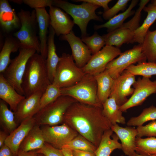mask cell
<instances>
[{
    "instance_id": "obj_2",
    "label": "cell",
    "mask_w": 156,
    "mask_h": 156,
    "mask_svg": "<svg viewBox=\"0 0 156 156\" xmlns=\"http://www.w3.org/2000/svg\"><path fill=\"white\" fill-rule=\"evenodd\" d=\"M45 60L37 53L29 60L22 84L24 96L26 97L38 92L43 93L51 83L47 75Z\"/></svg>"
},
{
    "instance_id": "obj_53",
    "label": "cell",
    "mask_w": 156,
    "mask_h": 156,
    "mask_svg": "<svg viewBox=\"0 0 156 156\" xmlns=\"http://www.w3.org/2000/svg\"><path fill=\"white\" fill-rule=\"evenodd\" d=\"M121 156H124L123 155H121Z\"/></svg>"
},
{
    "instance_id": "obj_51",
    "label": "cell",
    "mask_w": 156,
    "mask_h": 156,
    "mask_svg": "<svg viewBox=\"0 0 156 156\" xmlns=\"http://www.w3.org/2000/svg\"><path fill=\"white\" fill-rule=\"evenodd\" d=\"M151 2V4L156 6V0L152 1Z\"/></svg>"
},
{
    "instance_id": "obj_47",
    "label": "cell",
    "mask_w": 156,
    "mask_h": 156,
    "mask_svg": "<svg viewBox=\"0 0 156 156\" xmlns=\"http://www.w3.org/2000/svg\"><path fill=\"white\" fill-rule=\"evenodd\" d=\"M8 134L3 130L0 131V147L2 146L5 143Z\"/></svg>"
},
{
    "instance_id": "obj_52",
    "label": "cell",
    "mask_w": 156,
    "mask_h": 156,
    "mask_svg": "<svg viewBox=\"0 0 156 156\" xmlns=\"http://www.w3.org/2000/svg\"><path fill=\"white\" fill-rule=\"evenodd\" d=\"M37 156H44L42 154L38 153Z\"/></svg>"
},
{
    "instance_id": "obj_42",
    "label": "cell",
    "mask_w": 156,
    "mask_h": 156,
    "mask_svg": "<svg viewBox=\"0 0 156 156\" xmlns=\"http://www.w3.org/2000/svg\"><path fill=\"white\" fill-rule=\"evenodd\" d=\"M23 3L34 10L53 6L52 0H23Z\"/></svg>"
},
{
    "instance_id": "obj_16",
    "label": "cell",
    "mask_w": 156,
    "mask_h": 156,
    "mask_svg": "<svg viewBox=\"0 0 156 156\" xmlns=\"http://www.w3.org/2000/svg\"><path fill=\"white\" fill-rule=\"evenodd\" d=\"M50 25L57 36L67 34L71 31L75 24L67 13L60 8L52 6L49 7Z\"/></svg>"
},
{
    "instance_id": "obj_32",
    "label": "cell",
    "mask_w": 156,
    "mask_h": 156,
    "mask_svg": "<svg viewBox=\"0 0 156 156\" xmlns=\"http://www.w3.org/2000/svg\"><path fill=\"white\" fill-rule=\"evenodd\" d=\"M143 52L148 62L156 61V30H148L142 44Z\"/></svg>"
},
{
    "instance_id": "obj_24",
    "label": "cell",
    "mask_w": 156,
    "mask_h": 156,
    "mask_svg": "<svg viewBox=\"0 0 156 156\" xmlns=\"http://www.w3.org/2000/svg\"><path fill=\"white\" fill-rule=\"evenodd\" d=\"M21 47L19 40L11 34L6 35L0 53V73H3L9 65L12 53L16 52Z\"/></svg>"
},
{
    "instance_id": "obj_22",
    "label": "cell",
    "mask_w": 156,
    "mask_h": 156,
    "mask_svg": "<svg viewBox=\"0 0 156 156\" xmlns=\"http://www.w3.org/2000/svg\"><path fill=\"white\" fill-rule=\"evenodd\" d=\"M54 31L50 25L47 40V54L45 60L46 65L49 79L52 83L55 75L56 68L60 60L57 55L54 42Z\"/></svg>"
},
{
    "instance_id": "obj_26",
    "label": "cell",
    "mask_w": 156,
    "mask_h": 156,
    "mask_svg": "<svg viewBox=\"0 0 156 156\" xmlns=\"http://www.w3.org/2000/svg\"><path fill=\"white\" fill-rule=\"evenodd\" d=\"M45 142L40 126L35 125L22 142L20 150L25 152L42 148Z\"/></svg>"
},
{
    "instance_id": "obj_38",
    "label": "cell",
    "mask_w": 156,
    "mask_h": 156,
    "mask_svg": "<svg viewBox=\"0 0 156 156\" xmlns=\"http://www.w3.org/2000/svg\"><path fill=\"white\" fill-rule=\"evenodd\" d=\"M81 39L90 50L92 55L99 51L105 45L104 36H101L96 32L91 36L82 37Z\"/></svg>"
},
{
    "instance_id": "obj_10",
    "label": "cell",
    "mask_w": 156,
    "mask_h": 156,
    "mask_svg": "<svg viewBox=\"0 0 156 156\" xmlns=\"http://www.w3.org/2000/svg\"><path fill=\"white\" fill-rule=\"evenodd\" d=\"M40 128L45 142L59 149L79 134L64 123L53 126L43 125Z\"/></svg>"
},
{
    "instance_id": "obj_21",
    "label": "cell",
    "mask_w": 156,
    "mask_h": 156,
    "mask_svg": "<svg viewBox=\"0 0 156 156\" xmlns=\"http://www.w3.org/2000/svg\"><path fill=\"white\" fill-rule=\"evenodd\" d=\"M25 97L18 93L0 73V98L8 104L11 110L15 112L19 104Z\"/></svg>"
},
{
    "instance_id": "obj_20",
    "label": "cell",
    "mask_w": 156,
    "mask_h": 156,
    "mask_svg": "<svg viewBox=\"0 0 156 156\" xmlns=\"http://www.w3.org/2000/svg\"><path fill=\"white\" fill-rule=\"evenodd\" d=\"M35 10L39 29L40 53L46 60L47 54V34L50 26V16L45 8Z\"/></svg>"
},
{
    "instance_id": "obj_3",
    "label": "cell",
    "mask_w": 156,
    "mask_h": 156,
    "mask_svg": "<svg viewBox=\"0 0 156 156\" xmlns=\"http://www.w3.org/2000/svg\"><path fill=\"white\" fill-rule=\"evenodd\" d=\"M53 6L62 9L71 16L74 23L81 30V37L87 36V27L90 20L103 21L95 12L100 7L90 3L83 2L80 5H76L64 0H53Z\"/></svg>"
},
{
    "instance_id": "obj_25",
    "label": "cell",
    "mask_w": 156,
    "mask_h": 156,
    "mask_svg": "<svg viewBox=\"0 0 156 156\" xmlns=\"http://www.w3.org/2000/svg\"><path fill=\"white\" fill-rule=\"evenodd\" d=\"M111 129L104 133L100 143L95 152V156H110L116 149H121V144L116 135L113 134Z\"/></svg>"
},
{
    "instance_id": "obj_23",
    "label": "cell",
    "mask_w": 156,
    "mask_h": 156,
    "mask_svg": "<svg viewBox=\"0 0 156 156\" xmlns=\"http://www.w3.org/2000/svg\"><path fill=\"white\" fill-rule=\"evenodd\" d=\"M134 32L122 25L120 27L103 35L105 45L114 46L119 48L124 44L133 43Z\"/></svg>"
},
{
    "instance_id": "obj_14",
    "label": "cell",
    "mask_w": 156,
    "mask_h": 156,
    "mask_svg": "<svg viewBox=\"0 0 156 156\" xmlns=\"http://www.w3.org/2000/svg\"><path fill=\"white\" fill-rule=\"evenodd\" d=\"M61 38L67 41L70 45L72 55L76 65L80 68H83L92 56L89 48L72 31L67 34L62 35Z\"/></svg>"
},
{
    "instance_id": "obj_48",
    "label": "cell",
    "mask_w": 156,
    "mask_h": 156,
    "mask_svg": "<svg viewBox=\"0 0 156 156\" xmlns=\"http://www.w3.org/2000/svg\"><path fill=\"white\" fill-rule=\"evenodd\" d=\"M61 150L65 156H73L71 150L64 148H62Z\"/></svg>"
},
{
    "instance_id": "obj_35",
    "label": "cell",
    "mask_w": 156,
    "mask_h": 156,
    "mask_svg": "<svg viewBox=\"0 0 156 156\" xmlns=\"http://www.w3.org/2000/svg\"><path fill=\"white\" fill-rule=\"evenodd\" d=\"M156 120V107L153 105L145 108L138 116L131 118L127 122L129 126H140L145 123Z\"/></svg>"
},
{
    "instance_id": "obj_28",
    "label": "cell",
    "mask_w": 156,
    "mask_h": 156,
    "mask_svg": "<svg viewBox=\"0 0 156 156\" xmlns=\"http://www.w3.org/2000/svg\"><path fill=\"white\" fill-rule=\"evenodd\" d=\"M143 10L147 15L142 25L134 31L133 40V43L140 44L143 43L149 27L156 20V6L151 3L145 6Z\"/></svg>"
},
{
    "instance_id": "obj_31",
    "label": "cell",
    "mask_w": 156,
    "mask_h": 156,
    "mask_svg": "<svg viewBox=\"0 0 156 156\" xmlns=\"http://www.w3.org/2000/svg\"><path fill=\"white\" fill-rule=\"evenodd\" d=\"M0 124L3 130L8 135L18 126L15 121L14 112L8 108L6 103L1 99Z\"/></svg>"
},
{
    "instance_id": "obj_37",
    "label": "cell",
    "mask_w": 156,
    "mask_h": 156,
    "mask_svg": "<svg viewBox=\"0 0 156 156\" xmlns=\"http://www.w3.org/2000/svg\"><path fill=\"white\" fill-rule=\"evenodd\" d=\"M62 95L61 88L54 83L50 84L41 97L40 110L55 101Z\"/></svg>"
},
{
    "instance_id": "obj_50",
    "label": "cell",
    "mask_w": 156,
    "mask_h": 156,
    "mask_svg": "<svg viewBox=\"0 0 156 156\" xmlns=\"http://www.w3.org/2000/svg\"><path fill=\"white\" fill-rule=\"evenodd\" d=\"M133 156H156V155H141L138 154L136 152V153H135V154Z\"/></svg>"
},
{
    "instance_id": "obj_49",
    "label": "cell",
    "mask_w": 156,
    "mask_h": 156,
    "mask_svg": "<svg viewBox=\"0 0 156 156\" xmlns=\"http://www.w3.org/2000/svg\"><path fill=\"white\" fill-rule=\"evenodd\" d=\"M11 1L12 2L14 3H16L17 4H21L23 3V0H11Z\"/></svg>"
},
{
    "instance_id": "obj_4",
    "label": "cell",
    "mask_w": 156,
    "mask_h": 156,
    "mask_svg": "<svg viewBox=\"0 0 156 156\" xmlns=\"http://www.w3.org/2000/svg\"><path fill=\"white\" fill-rule=\"evenodd\" d=\"M62 95L72 97L85 104L102 107L97 94V84L94 76L85 74L76 84L61 88Z\"/></svg>"
},
{
    "instance_id": "obj_18",
    "label": "cell",
    "mask_w": 156,
    "mask_h": 156,
    "mask_svg": "<svg viewBox=\"0 0 156 156\" xmlns=\"http://www.w3.org/2000/svg\"><path fill=\"white\" fill-rule=\"evenodd\" d=\"M111 129L121 142V149L128 156H133L136 153L135 141L137 135L136 129L131 126L122 127L117 123L112 125Z\"/></svg>"
},
{
    "instance_id": "obj_46",
    "label": "cell",
    "mask_w": 156,
    "mask_h": 156,
    "mask_svg": "<svg viewBox=\"0 0 156 156\" xmlns=\"http://www.w3.org/2000/svg\"><path fill=\"white\" fill-rule=\"evenodd\" d=\"M38 154L36 150L25 152L19 149L16 156H37Z\"/></svg>"
},
{
    "instance_id": "obj_1",
    "label": "cell",
    "mask_w": 156,
    "mask_h": 156,
    "mask_svg": "<svg viewBox=\"0 0 156 156\" xmlns=\"http://www.w3.org/2000/svg\"><path fill=\"white\" fill-rule=\"evenodd\" d=\"M64 123L98 147L104 132L112 125L104 116L102 107L78 101L68 108L64 117Z\"/></svg>"
},
{
    "instance_id": "obj_15",
    "label": "cell",
    "mask_w": 156,
    "mask_h": 156,
    "mask_svg": "<svg viewBox=\"0 0 156 156\" xmlns=\"http://www.w3.org/2000/svg\"><path fill=\"white\" fill-rule=\"evenodd\" d=\"M43 93L36 92L25 97L20 103L14 112L15 121L18 125L24 120L33 117L39 112Z\"/></svg>"
},
{
    "instance_id": "obj_9",
    "label": "cell",
    "mask_w": 156,
    "mask_h": 156,
    "mask_svg": "<svg viewBox=\"0 0 156 156\" xmlns=\"http://www.w3.org/2000/svg\"><path fill=\"white\" fill-rule=\"evenodd\" d=\"M146 60L143 51L142 44H139L131 49L122 52L117 58L107 65L105 70L114 79L131 65L146 62Z\"/></svg>"
},
{
    "instance_id": "obj_40",
    "label": "cell",
    "mask_w": 156,
    "mask_h": 156,
    "mask_svg": "<svg viewBox=\"0 0 156 156\" xmlns=\"http://www.w3.org/2000/svg\"><path fill=\"white\" fill-rule=\"evenodd\" d=\"M137 137L142 138L144 136H156V120L152 121L145 126L137 127Z\"/></svg>"
},
{
    "instance_id": "obj_5",
    "label": "cell",
    "mask_w": 156,
    "mask_h": 156,
    "mask_svg": "<svg viewBox=\"0 0 156 156\" xmlns=\"http://www.w3.org/2000/svg\"><path fill=\"white\" fill-rule=\"evenodd\" d=\"M17 14L21 27L18 31L14 33V36L19 41L21 47L33 48L37 53H40V42L37 35L38 23L36 10L34 9L30 12L21 9Z\"/></svg>"
},
{
    "instance_id": "obj_30",
    "label": "cell",
    "mask_w": 156,
    "mask_h": 156,
    "mask_svg": "<svg viewBox=\"0 0 156 156\" xmlns=\"http://www.w3.org/2000/svg\"><path fill=\"white\" fill-rule=\"evenodd\" d=\"M94 76L97 84L98 96L102 104L110 96L114 79L105 70Z\"/></svg>"
},
{
    "instance_id": "obj_33",
    "label": "cell",
    "mask_w": 156,
    "mask_h": 156,
    "mask_svg": "<svg viewBox=\"0 0 156 156\" xmlns=\"http://www.w3.org/2000/svg\"><path fill=\"white\" fill-rule=\"evenodd\" d=\"M131 74L149 78L156 75V63L155 62H143L136 65L131 64L126 69Z\"/></svg>"
},
{
    "instance_id": "obj_7",
    "label": "cell",
    "mask_w": 156,
    "mask_h": 156,
    "mask_svg": "<svg viewBox=\"0 0 156 156\" xmlns=\"http://www.w3.org/2000/svg\"><path fill=\"white\" fill-rule=\"evenodd\" d=\"M36 53L34 49L21 47L18 55L11 59L7 68L2 73L17 92L23 96L22 84L27 64L30 58Z\"/></svg>"
},
{
    "instance_id": "obj_43",
    "label": "cell",
    "mask_w": 156,
    "mask_h": 156,
    "mask_svg": "<svg viewBox=\"0 0 156 156\" xmlns=\"http://www.w3.org/2000/svg\"><path fill=\"white\" fill-rule=\"evenodd\" d=\"M75 2H85L90 3L97 5L100 7H102L104 9V12L109 9L108 4L109 2L112 1L111 0H75L73 1Z\"/></svg>"
},
{
    "instance_id": "obj_27",
    "label": "cell",
    "mask_w": 156,
    "mask_h": 156,
    "mask_svg": "<svg viewBox=\"0 0 156 156\" xmlns=\"http://www.w3.org/2000/svg\"><path fill=\"white\" fill-rule=\"evenodd\" d=\"M102 105L103 114L112 125L117 123L126 124L122 112L120 109V106L117 104L114 97L109 96Z\"/></svg>"
},
{
    "instance_id": "obj_12",
    "label": "cell",
    "mask_w": 156,
    "mask_h": 156,
    "mask_svg": "<svg viewBox=\"0 0 156 156\" xmlns=\"http://www.w3.org/2000/svg\"><path fill=\"white\" fill-rule=\"evenodd\" d=\"M133 86L134 90L131 96L120 107L122 112L131 107L141 105L149 96L156 93V80L152 81L149 78L139 77Z\"/></svg>"
},
{
    "instance_id": "obj_6",
    "label": "cell",
    "mask_w": 156,
    "mask_h": 156,
    "mask_svg": "<svg viewBox=\"0 0 156 156\" xmlns=\"http://www.w3.org/2000/svg\"><path fill=\"white\" fill-rule=\"evenodd\" d=\"M77 101L72 97L62 95L53 102L49 104L34 117L36 125L40 126L58 125L63 123L64 115L69 107Z\"/></svg>"
},
{
    "instance_id": "obj_13",
    "label": "cell",
    "mask_w": 156,
    "mask_h": 156,
    "mask_svg": "<svg viewBox=\"0 0 156 156\" xmlns=\"http://www.w3.org/2000/svg\"><path fill=\"white\" fill-rule=\"evenodd\" d=\"M136 81L135 76L125 70L114 79L109 96L114 97L120 107L128 101L127 97L133 94L134 89L131 87Z\"/></svg>"
},
{
    "instance_id": "obj_36",
    "label": "cell",
    "mask_w": 156,
    "mask_h": 156,
    "mask_svg": "<svg viewBox=\"0 0 156 156\" xmlns=\"http://www.w3.org/2000/svg\"><path fill=\"white\" fill-rule=\"evenodd\" d=\"M64 148L72 150H78L93 153L95 152L97 148L92 142L79 134L66 144L62 148Z\"/></svg>"
},
{
    "instance_id": "obj_11",
    "label": "cell",
    "mask_w": 156,
    "mask_h": 156,
    "mask_svg": "<svg viewBox=\"0 0 156 156\" xmlns=\"http://www.w3.org/2000/svg\"><path fill=\"white\" fill-rule=\"evenodd\" d=\"M122 52L119 48L105 45L92 56L88 63L81 69L85 74L95 76L104 71L107 65Z\"/></svg>"
},
{
    "instance_id": "obj_54",
    "label": "cell",
    "mask_w": 156,
    "mask_h": 156,
    "mask_svg": "<svg viewBox=\"0 0 156 156\" xmlns=\"http://www.w3.org/2000/svg\"><path fill=\"white\" fill-rule=\"evenodd\" d=\"M155 62L156 63V61H155Z\"/></svg>"
},
{
    "instance_id": "obj_8",
    "label": "cell",
    "mask_w": 156,
    "mask_h": 156,
    "mask_svg": "<svg viewBox=\"0 0 156 156\" xmlns=\"http://www.w3.org/2000/svg\"><path fill=\"white\" fill-rule=\"evenodd\" d=\"M74 60L72 55L66 53L62 54L52 83L61 88L72 86L83 78L85 74Z\"/></svg>"
},
{
    "instance_id": "obj_34",
    "label": "cell",
    "mask_w": 156,
    "mask_h": 156,
    "mask_svg": "<svg viewBox=\"0 0 156 156\" xmlns=\"http://www.w3.org/2000/svg\"><path fill=\"white\" fill-rule=\"evenodd\" d=\"M136 152L139 154L156 155V138L149 137L142 138L137 137L135 141Z\"/></svg>"
},
{
    "instance_id": "obj_44",
    "label": "cell",
    "mask_w": 156,
    "mask_h": 156,
    "mask_svg": "<svg viewBox=\"0 0 156 156\" xmlns=\"http://www.w3.org/2000/svg\"><path fill=\"white\" fill-rule=\"evenodd\" d=\"M0 148V156H14L10 148L5 144Z\"/></svg>"
},
{
    "instance_id": "obj_45",
    "label": "cell",
    "mask_w": 156,
    "mask_h": 156,
    "mask_svg": "<svg viewBox=\"0 0 156 156\" xmlns=\"http://www.w3.org/2000/svg\"><path fill=\"white\" fill-rule=\"evenodd\" d=\"M73 156H95V153L78 150H73Z\"/></svg>"
},
{
    "instance_id": "obj_29",
    "label": "cell",
    "mask_w": 156,
    "mask_h": 156,
    "mask_svg": "<svg viewBox=\"0 0 156 156\" xmlns=\"http://www.w3.org/2000/svg\"><path fill=\"white\" fill-rule=\"evenodd\" d=\"M138 2V0H132L129 7L124 12L116 15L103 24L95 25L94 27V29L97 30L105 28L109 32L120 27L127 18L135 13V11L132 9Z\"/></svg>"
},
{
    "instance_id": "obj_17",
    "label": "cell",
    "mask_w": 156,
    "mask_h": 156,
    "mask_svg": "<svg viewBox=\"0 0 156 156\" xmlns=\"http://www.w3.org/2000/svg\"><path fill=\"white\" fill-rule=\"evenodd\" d=\"M35 125L34 117L26 119L8 135L4 144L10 148L14 156L17 155L22 142Z\"/></svg>"
},
{
    "instance_id": "obj_19",
    "label": "cell",
    "mask_w": 156,
    "mask_h": 156,
    "mask_svg": "<svg viewBox=\"0 0 156 156\" xmlns=\"http://www.w3.org/2000/svg\"><path fill=\"white\" fill-rule=\"evenodd\" d=\"M0 24L1 28L7 35L20 28V20L14 9L7 0H0Z\"/></svg>"
},
{
    "instance_id": "obj_41",
    "label": "cell",
    "mask_w": 156,
    "mask_h": 156,
    "mask_svg": "<svg viewBox=\"0 0 156 156\" xmlns=\"http://www.w3.org/2000/svg\"><path fill=\"white\" fill-rule=\"evenodd\" d=\"M36 151L38 153L42 154L44 156H65L61 149L55 148L46 142L42 148Z\"/></svg>"
},
{
    "instance_id": "obj_39",
    "label": "cell",
    "mask_w": 156,
    "mask_h": 156,
    "mask_svg": "<svg viewBox=\"0 0 156 156\" xmlns=\"http://www.w3.org/2000/svg\"><path fill=\"white\" fill-rule=\"evenodd\" d=\"M129 1V0H118L112 8L103 13V18L109 20L116 15L120 11L125 10Z\"/></svg>"
}]
</instances>
